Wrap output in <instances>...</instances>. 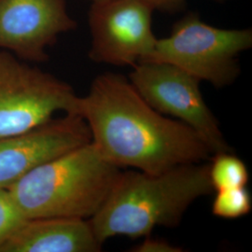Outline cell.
Segmentation results:
<instances>
[{
	"label": "cell",
	"instance_id": "4",
	"mask_svg": "<svg viewBox=\"0 0 252 252\" xmlns=\"http://www.w3.org/2000/svg\"><path fill=\"white\" fill-rule=\"evenodd\" d=\"M252 46V30L207 25L189 12L167 37L157 38L153 52L139 63L173 64L216 88L233 84L240 74L238 57Z\"/></svg>",
	"mask_w": 252,
	"mask_h": 252
},
{
	"label": "cell",
	"instance_id": "5",
	"mask_svg": "<svg viewBox=\"0 0 252 252\" xmlns=\"http://www.w3.org/2000/svg\"><path fill=\"white\" fill-rule=\"evenodd\" d=\"M79 98L68 83L0 51V136L27 132L57 112L79 114Z\"/></svg>",
	"mask_w": 252,
	"mask_h": 252
},
{
	"label": "cell",
	"instance_id": "13",
	"mask_svg": "<svg viewBox=\"0 0 252 252\" xmlns=\"http://www.w3.org/2000/svg\"><path fill=\"white\" fill-rule=\"evenodd\" d=\"M25 220L9 190L0 189V244L3 243Z\"/></svg>",
	"mask_w": 252,
	"mask_h": 252
},
{
	"label": "cell",
	"instance_id": "7",
	"mask_svg": "<svg viewBox=\"0 0 252 252\" xmlns=\"http://www.w3.org/2000/svg\"><path fill=\"white\" fill-rule=\"evenodd\" d=\"M154 9L145 0H101L88 12L93 62L134 66L153 52Z\"/></svg>",
	"mask_w": 252,
	"mask_h": 252
},
{
	"label": "cell",
	"instance_id": "3",
	"mask_svg": "<svg viewBox=\"0 0 252 252\" xmlns=\"http://www.w3.org/2000/svg\"><path fill=\"white\" fill-rule=\"evenodd\" d=\"M120 171L91 141L40 164L8 190L25 219L89 220L107 198Z\"/></svg>",
	"mask_w": 252,
	"mask_h": 252
},
{
	"label": "cell",
	"instance_id": "14",
	"mask_svg": "<svg viewBox=\"0 0 252 252\" xmlns=\"http://www.w3.org/2000/svg\"><path fill=\"white\" fill-rule=\"evenodd\" d=\"M135 252H181V250L180 248L173 247L170 244L162 240L147 238L143 243L135 248Z\"/></svg>",
	"mask_w": 252,
	"mask_h": 252
},
{
	"label": "cell",
	"instance_id": "6",
	"mask_svg": "<svg viewBox=\"0 0 252 252\" xmlns=\"http://www.w3.org/2000/svg\"><path fill=\"white\" fill-rule=\"evenodd\" d=\"M128 79L152 108L190 127L212 155L231 152L203 97L198 79L173 64L151 62L136 63Z\"/></svg>",
	"mask_w": 252,
	"mask_h": 252
},
{
	"label": "cell",
	"instance_id": "10",
	"mask_svg": "<svg viewBox=\"0 0 252 252\" xmlns=\"http://www.w3.org/2000/svg\"><path fill=\"white\" fill-rule=\"evenodd\" d=\"M101 246L89 220L36 218L26 219L0 244V252H96Z\"/></svg>",
	"mask_w": 252,
	"mask_h": 252
},
{
	"label": "cell",
	"instance_id": "1",
	"mask_svg": "<svg viewBox=\"0 0 252 252\" xmlns=\"http://www.w3.org/2000/svg\"><path fill=\"white\" fill-rule=\"evenodd\" d=\"M78 113L89 127L92 143L120 169L159 174L212 156L190 127L152 108L122 74L98 75L80 96Z\"/></svg>",
	"mask_w": 252,
	"mask_h": 252
},
{
	"label": "cell",
	"instance_id": "11",
	"mask_svg": "<svg viewBox=\"0 0 252 252\" xmlns=\"http://www.w3.org/2000/svg\"><path fill=\"white\" fill-rule=\"evenodd\" d=\"M208 164L209 179L214 191L245 187L249 182L250 173L246 163L232 152L212 155Z\"/></svg>",
	"mask_w": 252,
	"mask_h": 252
},
{
	"label": "cell",
	"instance_id": "12",
	"mask_svg": "<svg viewBox=\"0 0 252 252\" xmlns=\"http://www.w3.org/2000/svg\"><path fill=\"white\" fill-rule=\"evenodd\" d=\"M252 207V195L245 186L217 190L211 211L214 216L234 220L248 215Z\"/></svg>",
	"mask_w": 252,
	"mask_h": 252
},
{
	"label": "cell",
	"instance_id": "15",
	"mask_svg": "<svg viewBox=\"0 0 252 252\" xmlns=\"http://www.w3.org/2000/svg\"><path fill=\"white\" fill-rule=\"evenodd\" d=\"M154 10L162 12H176L184 8L187 0H145Z\"/></svg>",
	"mask_w": 252,
	"mask_h": 252
},
{
	"label": "cell",
	"instance_id": "9",
	"mask_svg": "<svg viewBox=\"0 0 252 252\" xmlns=\"http://www.w3.org/2000/svg\"><path fill=\"white\" fill-rule=\"evenodd\" d=\"M91 141L86 122L72 113L24 133L0 136V189H9L40 164Z\"/></svg>",
	"mask_w": 252,
	"mask_h": 252
},
{
	"label": "cell",
	"instance_id": "16",
	"mask_svg": "<svg viewBox=\"0 0 252 252\" xmlns=\"http://www.w3.org/2000/svg\"><path fill=\"white\" fill-rule=\"evenodd\" d=\"M87 1H91L93 3V2H97V1H101V0H87Z\"/></svg>",
	"mask_w": 252,
	"mask_h": 252
},
{
	"label": "cell",
	"instance_id": "8",
	"mask_svg": "<svg viewBox=\"0 0 252 252\" xmlns=\"http://www.w3.org/2000/svg\"><path fill=\"white\" fill-rule=\"evenodd\" d=\"M77 26L66 0H0V49L27 63L48 61L47 49Z\"/></svg>",
	"mask_w": 252,
	"mask_h": 252
},
{
	"label": "cell",
	"instance_id": "2",
	"mask_svg": "<svg viewBox=\"0 0 252 252\" xmlns=\"http://www.w3.org/2000/svg\"><path fill=\"white\" fill-rule=\"evenodd\" d=\"M208 170V163L195 162L159 174L120 171L107 198L89 219L96 239L103 244L118 235L147 237L158 226L179 225L196 199L214 192Z\"/></svg>",
	"mask_w": 252,
	"mask_h": 252
}]
</instances>
